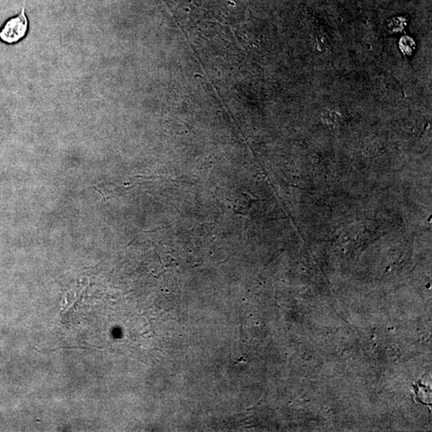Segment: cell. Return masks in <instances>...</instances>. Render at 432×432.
Returning <instances> with one entry per match:
<instances>
[{
	"instance_id": "obj_1",
	"label": "cell",
	"mask_w": 432,
	"mask_h": 432,
	"mask_svg": "<svg viewBox=\"0 0 432 432\" xmlns=\"http://www.w3.org/2000/svg\"><path fill=\"white\" fill-rule=\"evenodd\" d=\"M28 19L25 12V0L18 16L10 18L0 29V40L7 44H15L22 40L28 31Z\"/></svg>"
},
{
	"instance_id": "obj_2",
	"label": "cell",
	"mask_w": 432,
	"mask_h": 432,
	"mask_svg": "<svg viewBox=\"0 0 432 432\" xmlns=\"http://www.w3.org/2000/svg\"><path fill=\"white\" fill-rule=\"evenodd\" d=\"M399 46L404 56H411L415 50V43L412 38L410 37L403 36L400 38Z\"/></svg>"
},
{
	"instance_id": "obj_3",
	"label": "cell",
	"mask_w": 432,
	"mask_h": 432,
	"mask_svg": "<svg viewBox=\"0 0 432 432\" xmlns=\"http://www.w3.org/2000/svg\"><path fill=\"white\" fill-rule=\"evenodd\" d=\"M59 349H82V350H86V348H80V347H71V348H68V347H61V348H58L56 349L52 350L51 352H55L56 350Z\"/></svg>"
}]
</instances>
